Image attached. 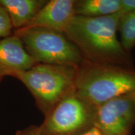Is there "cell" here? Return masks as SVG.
Wrapping results in <instances>:
<instances>
[{
  "instance_id": "obj_10",
  "label": "cell",
  "mask_w": 135,
  "mask_h": 135,
  "mask_svg": "<svg viewBox=\"0 0 135 135\" xmlns=\"http://www.w3.org/2000/svg\"><path fill=\"white\" fill-rule=\"evenodd\" d=\"M121 0H75V16L97 18L120 12Z\"/></svg>"
},
{
  "instance_id": "obj_9",
  "label": "cell",
  "mask_w": 135,
  "mask_h": 135,
  "mask_svg": "<svg viewBox=\"0 0 135 135\" xmlns=\"http://www.w3.org/2000/svg\"><path fill=\"white\" fill-rule=\"evenodd\" d=\"M46 0H0L7 11L13 28L26 26L47 3Z\"/></svg>"
},
{
  "instance_id": "obj_13",
  "label": "cell",
  "mask_w": 135,
  "mask_h": 135,
  "mask_svg": "<svg viewBox=\"0 0 135 135\" xmlns=\"http://www.w3.org/2000/svg\"><path fill=\"white\" fill-rule=\"evenodd\" d=\"M135 11V0H121V15Z\"/></svg>"
},
{
  "instance_id": "obj_14",
  "label": "cell",
  "mask_w": 135,
  "mask_h": 135,
  "mask_svg": "<svg viewBox=\"0 0 135 135\" xmlns=\"http://www.w3.org/2000/svg\"><path fill=\"white\" fill-rule=\"evenodd\" d=\"M15 135H43L40 126L31 125L24 129L18 130Z\"/></svg>"
},
{
  "instance_id": "obj_4",
  "label": "cell",
  "mask_w": 135,
  "mask_h": 135,
  "mask_svg": "<svg viewBox=\"0 0 135 135\" xmlns=\"http://www.w3.org/2000/svg\"><path fill=\"white\" fill-rule=\"evenodd\" d=\"M13 34L38 63L70 66L78 68L84 59L77 47L63 32L41 27L16 30Z\"/></svg>"
},
{
  "instance_id": "obj_8",
  "label": "cell",
  "mask_w": 135,
  "mask_h": 135,
  "mask_svg": "<svg viewBox=\"0 0 135 135\" xmlns=\"http://www.w3.org/2000/svg\"><path fill=\"white\" fill-rule=\"evenodd\" d=\"M75 0L48 1L35 18L23 28L41 27L64 33L75 16Z\"/></svg>"
},
{
  "instance_id": "obj_11",
  "label": "cell",
  "mask_w": 135,
  "mask_h": 135,
  "mask_svg": "<svg viewBox=\"0 0 135 135\" xmlns=\"http://www.w3.org/2000/svg\"><path fill=\"white\" fill-rule=\"evenodd\" d=\"M120 43L126 51L130 53L135 46V11L121 15L118 25Z\"/></svg>"
},
{
  "instance_id": "obj_2",
  "label": "cell",
  "mask_w": 135,
  "mask_h": 135,
  "mask_svg": "<svg viewBox=\"0 0 135 135\" xmlns=\"http://www.w3.org/2000/svg\"><path fill=\"white\" fill-rule=\"evenodd\" d=\"M75 91L98 107L135 91V69L84 60L77 68Z\"/></svg>"
},
{
  "instance_id": "obj_12",
  "label": "cell",
  "mask_w": 135,
  "mask_h": 135,
  "mask_svg": "<svg viewBox=\"0 0 135 135\" xmlns=\"http://www.w3.org/2000/svg\"><path fill=\"white\" fill-rule=\"evenodd\" d=\"M13 25L6 9L0 4V38H6L12 35Z\"/></svg>"
},
{
  "instance_id": "obj_16",
  "label": "cell",
  "mask_w": 135,
  "mask_h": 135,
  "mask_svg": "<svg viewBox=\"0 0 135 135\" xmlns=\"http://www.w3.org/2000/svg\"><path fill=\"white\" fill-rule=\"evenodd\" d=\"M3 77H4V76H3V75H1V74H0V81H1V80H2V79L3 78Z\"/></svg>"
},
{
  "instance_id": "obj_15",
  "label": "cell",
  "mask_w": 135,
  "mask_h": 135,
  "mask_svg": "<svg viewBox=\"0 0 135 135\" xmlns=\"http://www.w3.org/2000/svg\"><path fill=\"white\" fill-rule=\"evenodd\" d=\"M81 135H104L103 133L101 132V130L98 129L97 126H94V127L91 128L88 131H86L85 133H83Z\"/></svg>"
},
{
  "instance_id": "obj_6",
  "label": "cell",
  "mask_w": 135,
  "mask_h": 135,
  "mask_svg": "<svg viewBox=\"0 0 135 135\" xmlns=\"http://www.w3.org/2000/svg\"><path fill=\"white\" fill-rule=\"evenodd\" d=\"M135 124V91L98 106L94 126L104 135H131Z\"/></svg>"
},
{
  "instance_id": "obj_7",
  "label": "cell",
  "mask_w": 135,
  "mask_h": 135,
  "mask_svg": "<svg viewBox=\"0 0 135 135\" xmlns=\"http://www.w3.org/2000/svg\"><path fill=\"white\" fill-rule=\"evenodd\" d=\"M37 63L18 36L12 34L0 40V74L3 76L28 70Z\"/></svg>"
},
{
  "instance_id": "obj_1",
  "label": "cell",
  "mask_w": 135,
  "mask_h": 135,
  "mask_svg": "<svg viewBox=\"0 0 135 135\" xmlns=\"http://www.w3.org/2000/svg\"><path fill=\"white\" fill-rule=\"evenodd\" d=\"M120 13L89 18L74 16L64 33L81 54L84 60L134 68L131 54L118 40Z\"/></svg>"
},
{
  "instance_id": "obj_5",
  "label": "cell",
  "mask_w": 135,
  "mask_h": 135,
  "mask_svg": "<svg viewBox=\"0 0 135 135\" xmlns=\"http://www.w3.org/2000/svg\"><path fill=\"white\" fill-rule=\"evenodd\" d=\"M97 109L75 91L45 116L40 130L43 135H81L94 126Z\"/></svg>"
},
{
  "instance_id": "obj_3",
  "label": "cell",
  "mask_w": 135,
  "mask_h": 135,
  "mask_svg": "<svg viewBox=\"0 0 135 135\" xmlns=\"http://www.w3.org/2000/svg\"><path fill=\"white\" fill-rule=\"evenodd\" d=\"M76 74L77 68L70 66L37 63L11 76L25 84L38 108L46 116L61 100L75 91Z\"/></svg>"
}]
</instances>
